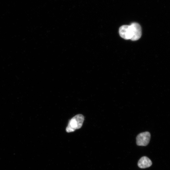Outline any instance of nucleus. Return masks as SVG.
I'll return each mask as SVG.
<instances>
[{"label":"nucleus","mask_w":170,"mask_h":170,"mask_svg":"<svg viewBox=\"0 0 170 170\" xmlns=\"http://www.w3.org/2000/svg\"><path fill=\"white\" fill-rule=\"evenodd\" d=\"M84 120V116L78 114L73 117L69 121L66 129L67 132H72L81 128Z\"/></svg>","instance_id":"1"},{"label":"nucleus","mask_w":170,"mask_h":170,"mask_svg":"<svg viewBox=\"0 0 170 170\" xmlns=\"http://www.w3.org/2000/svg\"><path fill=\"white\" fill-rule=\"evenodd\" d=\"M120 36L126 40H132L134 36V30L132 26L124 25L121 26L119 31Z\"/></svg>","instance_id":"2"},{"label":"nucleus","mask_w":170,"mask_h":170,"mask_svg":"<svg viewBox=\"0 0 170 170\" xmlns=\"http://www.w3.org/2000/svg\"><path fill=\"white\" fill-rule=\"evenodd\" d=\"M150 139L151 134L149 132L141 133L136 137V144L139 146H146L149 143Z\"/></svg>","instance_id":"3"},{"label":"nucleus","mask_w":170,"mask_h":170,"mask_svg":"<svg viewBox=\"0 0 170 170\" xmlns=\"http://www.w3.org/2000/svg\"><path fill=\"white\" fill-rule=\"evenodd\" d=\"M134 30V36L132 39V41H136L139 39L142 35V28L140 25L136 23H132Z\"/></svg>","instance_id":"4"},{"label":"nucleus","mask_w":170,"mask_h":170,"mask_svg":"<svg viewBox=\"0 0 170 170\" xmlns=\"http://www.w3.org/2000/svg\"><path fill=\"white\" fill-rule=\"evenodd\" d=\"M152 164V163L150 159L146 156L141 157L138 163V166L141 168L150 167Z\"/></svg>","instance_id":"5"}]
</instances>
